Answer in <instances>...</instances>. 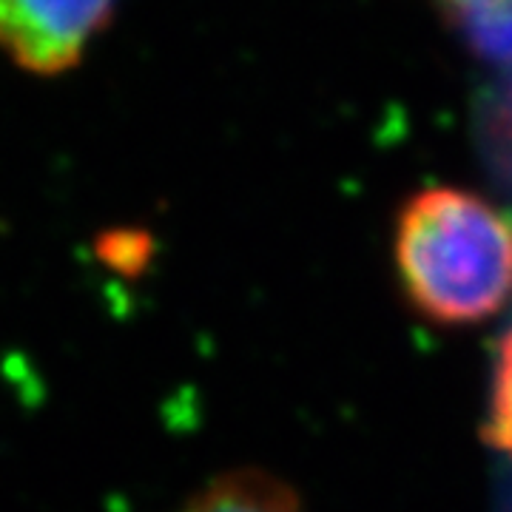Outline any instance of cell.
Here are the masks:
<instances>
[{
  "mask_svg": "<svg viewBox=\"0 0 512 512\" xmlns=\"http://www.w3.org/2000/svg\"><path fill=\"white\" fill-rule=\"evenodd\" d=\"M493 3H504V0H444V6L456 15L464 9H478V6H493Z\"/></svg>",
  "mask_w": 512,
  "mask_h": 512,
  "instance_id": "cell-7",
  "label": "cell"
},
{
  "mask_svg": "<svg viewBox=\"0 0 512 512\" xmlns=\"http://www.w3.org/2000/svg\"><path fill=\"white\" fill-rule=\"evenodd\" d=\"M111 9L114 0H0V49L26 72H69Z\"/></svg>",
  "mask_w": 512,
  "mask_h": 512,
  "instance_id": "cell-2",
  "label": "cell"
},
{
  "mask_svg": "<svg viewBox=\"0 0 512 512\" xmlns=\"http://www.w3.org/2000/svg\"><path fill=\"white\" fill-rule=\"evenodd\" d=\"M490 444L512 456V330L501 339L493 382V410H490Z\"/></svg>",
  "mask_w": 512,
  "mask_h": 512,
  "instance_id": "cell-6",
  "label": "cell"
},
{
  "mask_svg": "<svg viewBox=\"0 0 512 512\" xmlns=\"http://www.w3.org/2000/svg\"><path fill=\"white\" fill-rule=\"evenodd\" d=\"M453 18L464 26V35L478 55L493 63H512V0L464 9Z\"/></svg>",
  "mask_w": 512,
  "mask_h": 512,
  "instance_id": "cell-4",
  "label": "cell"
},
{
  "mask_svg": "<svg viewBox=\"0 0 512 512\" xmlns=\"http://www.w3.org/2000/svg\"><path fill=\"white\" fill-rule=\"evenodd\" d=\"M481 137L495 168L512 180V80L487 94L481 109Z\"/></svg>",
  "mask_w": 512,
  "mask_h": 512,
  "instance_id": "cell-5",
  "label": "cell"
},
{
  "mask_svg": "<svg viewBox=\"0 0 512 512\" xmlns=\"http://www.w3.org/2000/svg\"><path fill=\"white\" fill-rule=\"evenodd\" d=\"M407 299L441 325L490 319L512 296V217L461 188H424L399 214Z\"/></svg>",
  "mask_w": 512,
  "mask_h": 512,
  "instance_id": "cell-1",
  "label": "cell"
},
{
  "mask_svg": "<svg viewBox=\"0 0 512 512\" xmlns=\"http://www.w3.org/2000/svg\"><path fill=\"white\" fill-rule=\"evenodd\" d=\"M185 512H299V504L274 478L239 473L214 481Z\"/></svg>",
  "mask_w": 512,
  "mask_h": 512,
  "instance_id": "cell-3",
  "label": "cell"
}]
</instances>
